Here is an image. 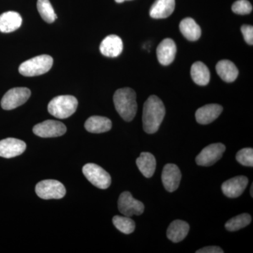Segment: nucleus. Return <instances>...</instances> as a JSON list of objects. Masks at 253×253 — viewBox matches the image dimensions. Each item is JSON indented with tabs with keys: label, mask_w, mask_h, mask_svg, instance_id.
I'll return each instance as SVG.
<instances>
[{
	"label": "nucleus",
	"mask_w": 253,
	"mask_h": 253,
	"mask_svg": "<svg viewBox=\"0 0 253 253\" xmlns=\"http://www.w3.org/2000/svg\"><path fill=\"white\" fill-rule=\"evenodd\" d=\"M166 115V108L161 99L157 96H149L143 108V129L148 134H154L159 129L160 126Z\"/></svg>",
	"instance_id": "1"
},
{
	"label": "nucleus",
	"mask_w": 253,
	"mask_h": 253,
	"mask_svg": "<svg viewBox=\"0 0 253 253\" xmlns=\"http://www.w3.org/2000/svg\"><path fill=\"white\" fill-rule=\"evenodd\" d=\"M116 111L126 122L132 121L137 111L135 91L129 87L118 89L113 96Z\"/></svg>",
	"instance_id": "2"
},
{
	"label": "nucleus",
	"mask_w": 253,
	"mask_h": 253,
	"mask_svg": "<svg viewBox=\"0 0 253 253\" xmlns=\"http://www.w3.org/2000/svg\"><path fill=\"white\" fill-rule=\"evenodd\" d=\"M77 99L71 95H61L54 97L48 105V111L51 116L65 119L72 116L77 110Z\"/></svg>",
	"instance_id": "3"
},
{
	"label": "nucleus",
	"mask_w": 253,
	"mask_h": 253,
	"mask_svg": "<svg viewBox=\"0 0 253 253\" xmlns=\"http://www.w3.org/2000/svg\"><path fill=\"white\" fill-rule=\"evenodd\" d=\"M52 57L49 55H41L21 63L19 73L26 77L41 76L47 73L53 66Z\"/></svg>",
	"instance_id": "4"
},
{
	"label": "nucleus",
	"mask_w": 253,
	"mask_h": 253,
	"mask_svg": "<svg viewBox=\"0 0 253 253\" xmlns=\"http://www.w3.org/2000/svg\"><path fill=\"white\" fill-rule=\"evenodd\" d=\"M83 172L87 180L99 189H106L111 186V176L98 165L86 164L83 168Z\"/></svg>",
	"instance_id": "5"
},
{
	"label": "nucleus",
	"mask_w": 253,
	"mask_h": 253,
	"mask_svg": "<svg viewBox=\"0 0 253 253\" xmlns=\"http://www.w3.org/2000/svg\"><path fill=\"white\" fill-rule=\"evenodd\" d=\"M36 192L42 199H61L64 197L66 191L60 181L47 179L37 184Z\"/></svg>",
	"instance_id": "6"
},
{
	"label": "nucleus",
	"mask_w": 253,
	"mask_h": 253,
	"mask_svg": "<svg viewBox=\"0 0 253 253\" xmlns=\"http://www.w3.org/2000/svg\"><path fill=\"white\" fill-rule=\"evenodd\" d=\"M31 91L28 88L16 87L9 89L3 96L1 106L4 110H13L24 104L29 99Z\"/></svg>",
	"instance_id": "7"
},
{
	"label": "nucleus",
	"mask_w": 253,
	"mask_h": 253,
	"mask_svg": "<svg viewBox=\"0 0 253 253\" xmlns=\"http://www.w3.org/2000/svg\"><path fill=\"white\" fill-rule=\"evenodd\" d=\"M118 205L120 212L126 217L140 215L144 211V204L134 199L129 191H125L121 194Z\"/></svg>",
	"instance_id": "8"
},
{
	"label": "nucleus",
	"mask_w": 253,
	"mask_h": 253,
	"mask_svg": "<svg viewBox=\"0 0 253 253\" xmlns=\"http://www.w3.org/2000/svg\"><path fill=\"white\" fill-rule=\"evenodd\" d=\"M225 150L226 146L221 143L209 145L198 155L196 162L200 166H212L222 157Z\"/></svg>",
	"instance_id": "9"
},
{
	"label": "nucleus",
	"mask_w": 253,
	"mask_h": 253,
	"mask_svg": "<svg viewBox=\"0 0 253 253\" xmlns=\"http://www.w3.org/2000/svg\"><path fill=\"white\" fill-rule=\"evenodd\" d=\"M33 130L36 135L41 137H57L66 132V126L59 121L48 120L35 126Z\"/></svg>",
	"instance_id": "10"
},
{
	"label": "nucleus",
	"mask_w": 253,
	"mask_h": 253,
	"mask_svg": "<svg viewBox=\"0 0 253 253\" xmlns=\"http://www.w3.org/2000/svg\"><path fill=\"white\" fill-rule=\"evenodd\" d=\"M249 184V179L245 176H237L224 181L221 185V191L231 199L239 197L244 193Z\"/></svg>",
	"instance_id": "11"
},
{
	"label": "nucleus",
	"mask_w": 253,
	"mask_h": 253,
	"mask_svg": "<svg viewBox=\"0 0 253 253\" xmlns=\"http://www.w3.org/2000/svg\"><path fill=\"white\" fill-rule=\"evenodd\" d=\"M24 141L15 138H7L0 141V157L11 158L20 156L26 151Z\"/></svg>",
	"instance_id": "12"
},
{
	"label": "nucleus",
	"mask_w": 253,
	"mask_h": 253,
	"mask_svg": "<svg viewBox=\"0 0 253 253\" xmlns=\"http://www.w3.org/2000/svg\"><path fill=\"white\" fill-rule=\"evenodd\" d=\"M181 179L179 168L174 164H167L163 168L162 181L165 189L169 192L176 191L179 187Z\"/></svg>",
	"instance_id": "13"
},
{
	"label": "nucleus",
	"mask_w": 253,
	"mask_h": 253,
	"mask_svg": "<svg viewBox=\"0 0 253 253\" xmlns=\"http://www.w3.org/2000/svg\"><path fill=\"white\" fill-rule=\"evenodd\" d=\"M101 54L107 57H117L122 53L123 43L122 40L116 35H110L101 42L99 47Z\"/></svg>",
	"instance_id": "14"
},
{
	"label": "nucleus",
	"mask_w": 253,
	"mask_h": 253,
	"mask_svg": "<svg viewBox=\"0 0 253 253\" xmlns=\"http://www.w3.org/2000/svg\"><path fill=\"white\" fill-rule=\"evenodd\" d=\"M176 46L175 42L169 38L163 40L156 50L158 61L163 66H168L175 58Z\"/></svg>",
	"instance_id": "15"
},
{
	"label": "nucleus",
	"mask_w": 253,
	"mask_h": 253,
	"mask_svg": "<svg viewBox=\"0 0 253 253\" xmlns=\"http://www.w3.org/2000/svg\"><path fill=\"white\" fill-rule=\"evenodd\" d=\"M222 111L223 108L220 105L215 104L206 105L196 111V121L201 125L210 124L220 116Z\"/></svg>",
	"instance_id": "16"
},
{
	"label": "nucleus",
	"mask_w": 253,
	"mask_h": 253,
	"mask_svg": "<svg viewBox=\"0 0 253 253\" xmlns=\"http://www.w3.org/2000/svg\"><path fill=\"white\" fill-rule=\"evenodd\" d=\"M22 24V17L16 11H6L0 15V32L11 33L18 29Z\"/></svg>",
	"instance_id": "17"
},
{
	"label": "nucleus",
	"mask_w": 253,
	"mask_h": 253,
	"mask_svg": "<svg viewBox=\"0 0 253 253\" xmlns=\"http://www.w3.org/2000/svg\"><path fill=\"white\" fill-rule=\"evenodd\" d=\"M175 8V0H156L150 9L151 18H166L169 17Z\"/></svg>",
	"instance_id": "18"
},
{
	"label": "nucleus",
	"mask_w": 253,
	"mask_h": 253,
	"mask_svg": "<svg viewBox=\"0 0 253 253\" xmlns=\"http://www.w3.org/2000/svg\"><path fill=\"white\" fill-rule=\"evenodd\" d=\"M189 225L186 221L179 220L173 221L167 231L168 239L173 243H179L183 241L189 234Z\"/></svg>",
	"instance_id": "19"
},
{
	"label": "nucleus",
	"mask_w": 253,
	"mask_h": 253,
	"mask_svg": "<svg viewBox=\"0 0 253 253\" xmlns=\"http://www.w3.org/2000/svg\"><path fill=\"white\" fill-rule=\"evenodd\" d=\"M84 127L89 132L100 134L109 131L112 127V123L106 117L91 116L86 120Z\"/></svg>",
	"instance_id": "20"
},
{
	"label": "nucleus",
	"mask_w": 253,
	"mask_h": 253,
	"mask_svg": "<svg viewBox=\"0 0 253 253\" xmlns=\"http://www.w3.org/2000/svg\"><path fill=\"white\" fill-rule=\"evenodd\" d=\"M216 71L219 77L226 83L235 81L239 76V70L234 63L229 60H221L216 66Z\"/></svg>",
	"instance_id": "21"
},
{
	"label": "nucleus",
	"mask_w": 253,
	"mask_h": 253,
	"mask_svg": "<svg viewBox=\"0 0 253 253\" xmlns=\"http://www.w3.org/2000/svg\"><path fill=\"white\" fill-rule=\"evenodd\" d=\"M136 166L139 170L146 178H151L154 175L156 168V161L154 155L148 152H143L136 159Z\"/></svg>",
	"instance_id": "22"
},
{
	"label": "nucleus",
	"mask_w": 253,
	"mask_h": 253,
	"mask_svg": "<svg viewBox=\"0 0 253 253\" xmlns=\"http://www.w3.org/2000/svg\"><path fill=\"white\" fill-rule=\"evenodd\" d=\"M179 29L183 36L190 41H196L201 38V28L193 18L183 19L179 24Z\"/></svg>",
	"instance_id": "23"
},
{
	"label": "nucleus",
	"mask_w": 253,
	"mask_h": 253,
	"mask_svg": "<svg viewBox=\"0 0 253 253\" xmlns=\"http://www.w3.org/2000/svg\"><path fill=\"white\" fill-rule=\"evenodd\" d=\"M191 76L196 84L201 86L207 85L211 80L209 69L201 61L194 63L191 68Z\"/></svg>",
	"instance_id": "24"
},
{
	"label": "nucleus",
	"mask_w": 253,
	"mask_h": 253,
	"mask_svg": "<svg viewBox=\"0 0 253 253\" xmlns=\"http://www.w3.org/2000/svg\"><path fill=\"white\" fill-rule=\"evenodd\" d=\"M37 7L41 17L46 23H54L55 20L57 18V16L55 14L54 10L49 0H38Z\"/></svg>",
	"instance_id": "25"
},
{
	"label": "nucleus",
	"mask_w": 253,
	"mask_h": 253,
	"mask_svg": "<svg viewBox=\"0 0 253 253\" xmlns=\"http://www.w3.org/2000/svg\"><path fill=\"white\" fill-rule=\"evenodd\" d=\"M251 216L247 213H244L229 219L225 224V228L229 231L240 230L251 224Z\"/></svg>",
	"instance_id": "26"
},
{
	"label": "nucleus",
	"mask_w": 253,
	"mask_h": 253,
	"mask_svg": "<svg viewBox=\"0 0 253 253\" xmlns=\"http://www.w3.org/2000/svg\"><path fill=\"white\" fill-rule=\"evenodd\" d=\"M113 223L118 230L126 234H130L135 229V222L129 217L116 215L113 218Z\"/></svg>",
	"instance_id": "27"
},
{
	"label": "nucleus",
	"mask_w": 253,
	"mask_h": 253,
	"mask_svg": "<svg viewBox=\"0 0 253 253\" xmlns=\"http://www.w3.org/2000/svg\"><path fill=\"white\" fill-rule=\"evenodd\" d=\"M236 161L244 166L253 167V149L252 148H246L240 150L236 154Z\"/></svg>",
	"instance_id": "28"
},
{
	"label": "nucleus",
	"mask_w": 253,
	"mask_h": 253,
	"mask_svg": "<svg viewBox=\"0 0 253 253\" xmlns=\"http://www.w3.org/2000/svg\"><path fill=\"white\" fill-rule=\"evenodd\" d=\"M253 10L252 4L248 0H238L232 5V11L240 15L249 14Z\"/></svg>",
	"instance_id": "29"
},
{
	"label": "nucleus",
	"mask_w": 253,
	"mask_h": 253,
	"mask_svg": "<svg viewBox=\"0 0 253 253\" xmlns=\"http://www.w3.org/2000/svg\"><path fill=\"white\" fill-rule=\"evenodd\" d=\"M241 32L244 36L245 41L250 44H253V27L250 25H244L241 27Z\"/></svg>",
	"instance_id": "30"
},
{
	"label": "nucleus",
	"mask_w": 253,
	"mask_h": 253,
	"mask_svg": "<svg viewBox=\"0 0 253 253\" xmlns=\"http://www.w3.org/2000/svg\"><path fill=\"white\" fill-rule=\"evenodd\" d=\"M196 253H223L224 251L218 246H208L196 251Z\"/></svg>",
	"instance_id": "31"
},
{
	"label": "nucleus",
	"mask_w": 253,
	"mask_h": 253,
	"mask_svg": "<svg viewBox=\"0 0 253 253\" xmlns=\"http://www.w3.org/2000/svg\"><path fill=\"white\" fill-rule=\"evenodd\" d=\"M117 3H122L123 1H127V0H115Z\"/></svg>",
	"instance_id": "32"
},
{
	"label": "nucleus",
	"mask_w": 253,
	"mask_h": 253,
	"mask_svg": "<svg viewBox=\"0 0 253 253\" xmlns=\"http://www.w3.org/2000/svg\"><path fill=\"white\" fill-rule=\"evenodd\" d=\"M253 184H252V185H251V197H253Z\"/></svg>",
	"instance_id": "33"
}]
</instances>
